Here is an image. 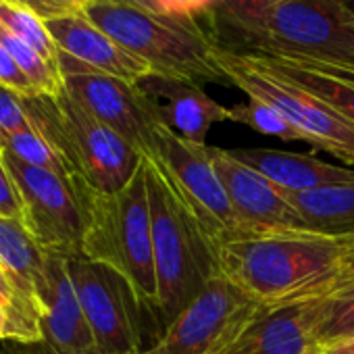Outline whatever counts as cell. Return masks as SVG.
Masks as SVG:
<instances>
[{
    "label": "cell",
    "mask_w": 354,
    "mask_h": 354,
    "mask_svg": "<svg viewBox=\"0 0 354 354\" xmlns=\"http://www.w3.org/2000/svg\"><path fill=\"white\" fill-rule=\"evenodd\" d=\"M344 236L238 234L217 246L219 273L265 308L308 302L335 271Z\"/></svg>",
    "instance_id": "cell-1"
},
{
    "label": "cell",
    "mask_w": 354,
    "mask_h": 354,
    "mask_svg": "<svg viewBox=\"0 0 354 354\" xmlns=\"http://www.w3.org/2000/svg\"><path fill=\"white\" fill-rule=\"evenodd\" d=\"M144 165L158 290L156 317H160L165 331L203 288L219 275V263L215 244L175 194L158 165L150 158H144Z\"/></svg>",
    "instance_id": "cell-2"
},
{
    "label": "cell",
    "mask_w": 354,
    "mask_h": 354,
    "mask_svg": "<svg viewBox=\"0 0 354 354\" xmlns=\"http://www.w3.org/2000/svg\"><path fill=\"white\" fill-rule=\"evenodd\" d=\"M82 13L156 75L230 86L217 46L198 19L156 15L113 0H88Z\"/></svg>",
    "instance_id": "cell-3"
},
{
    "label": "cell",
    "mask_w": 354,
    "mask_h": 354,
    "mask_svg": "<svg viewBox=\"0 0 354 354\" xmlns=\"http://www.w3.org/2000/svg\"><path fill=\"white\" fill-rule=\"evenodd\" d=\"M217 48L348 69L354 59V19L342 0H273Z\"/></svg>",
    "instance_id": "cell-4"
},
{
    "label": "cell",
    "mask_w": 354,
    "mask_h": 354,
    "mask_svg": "<svg viewBox=\"0 0 354 354\" xmlns=\"http://www.w3.org/2000/svg\"><path fill=\"white\" fill-rule=\"evenodd\" d=\"M86 201V259L117 271L136 292L148 313H156V269L152 248V219L142 162L133 180L119 192L102 194L84 184Z\"/></svg>",
    "instance_id": "cell-5"
},
{
    "label": "cell",
    "mask_w": 354,
    "mask_h": 354,
    "mask_svg": "<svg viewBox=\"0 0 354 354\" xmlns=\"http://www.w3.org/2000/svg\"><path fill=\"white\" fill-rule=\"evenodd\" d=\"M24 102L32 123L57 146L73 177L88 188L113 194L140 171L144 156L65 90L59 96H24Z\"/></svg>",
    "instance_id": "cell-6"
},
{
    "label": "cell",
    "mask_w": 354,
    "mask_h": 354,
    "mask_svg": "<svg viewBox=\"0 0 354 354\" xmlns=\"http://www.w3.org/2000/svg\"><path fill=\"white\" fill-rule=\"evenodd\" d=\"M217 61L230 86L242 90L248 98L277 109L310 148L329 152L346 167H354V123L315 94L271 71L254 55H236L217 48Z\"/></svg>",
    "instance_id": "cell-7"
},
{
    "label": "cell",
    "mask_w": 354,
    "mask_h": 354,
    "mask_svg": "<svg viewBox=\"0 0 354 354\" xmlns=\"http://www.w3.org/2000/svg\"><path fill=\"white\" fill-rule=\"evenodd\" d=\"M265 310L219 273L144 354H225Z\"/></svg>",
    "instance_id": "cell-8"
},
{
    "label": "cell",
    "mask_w": 354,
    "mask_h": 354,
    "mask_svg": "<svg viewBox=\"0 0 354 354\" xmlns=\"http://www.w3.org/2000/svg\"><path fill=\"white\" fill-rule=\"evenodd\" d=\"M24 201V225L34 240L65 259L84 254L86 201L77 177L28 165L5 152Z\"/></svg>",
    "instance_id": "cell-9"
},
{
    "label": "cell",
    "mask_w": 354,
    "mask_h": 354,
    "mask_svg": "<svg viewBox=\"0 0 354 354\" xmlns=\"http://www.w3.org/2000/svg\"><path fill=\"white\" fill-rule=\"evenodd\" d=\"M150 160L165 173L175 194L198 219L215 248L240 234V223L215 169L211 146L192 144L160 123L156 152Z\"/></svg>",
    "instance_id": "cell-10"
},
{
    "label": "cell",
    "mask_w": 354,
    "mask_h": 354,
    "mask_svg": "<svg viewBox=\"0 0 354 354\" xmlns=\"http://www.w3.org/2000/svg\"><path fill=\"white\" fill-rule=\"evenodd\" d=\"M63 90L98 121L127 140L144 158L156 152L160 117L138 84L100 73L77 59L59 53Z\"/></svg>",
    "instance_id": "cell-11"
},
{
    "label": "cell",
    "mask_w": 354,
    "mask_h": 354,
    "mask_svg": "<svg viewBox=\"0 0 354 354\" xmlns=\"http://www.w3.org/2000/svg\"><path fill=\"white\" fill-rule=\"evenodd\" d=\"M67 269L100 354H144L142 310L131 286L106 265L86 257L67 259Z\"/></svg>",
    "instance_id": "cell-12"
},
{
    "label": "cell",
    "mask_w": 354,
    "mask_h": 354,
    "mask_svg": "<svg viewBox=\"0 0 354 354\" xmlns=\"http://www.w3.org/2000/svg\"><path fill=\"white\" fill-rule=\"evenodd\" d=\"M211 154L240 223V234L308 232L283 192L265 175L236 160L225 148L211 146Z\"/></svg>",
    "instance_id": "cell-13"
},
{
    "label": "cell",
    "mask_w": 354,
    "mask_h": 354,
    "mask_svg": "<svg viewBox=\"0 0 354 354\" xmlns=\"http://www.w3.org/2000/svg\"><path fill=\"white\" fill-rule=\"evenodd\" d=\"M42 335L34 344L7 342L0 354H100L69 277L67 259L48 252V283L42 296Z\"/></svg>",
    "instance_id": "cell-14"
},
{
    "label": "cell",
    "mask_w": 354,
    "mask_h": 354,
    "mask_svg": "<svg viewBox=\"0 0 354 354\" xmlns=\"http://www.w3.org/2000/svg\"><path fill=\"white\" fill-rule=\"evenodd\" d=\"M138 88L154 104L160 123L192 144H207L211 127L230 121V109L211 98L201 84L150 73Z\"/></svg>",
    "instance_id": "cell-15"
},
{
    "label": "cell",
    "mask_w": 354,
    "mask_h": 354,
    "mask_svg": "<svg viewBox=\"0 0 354 354\" xmlns=\"http://www.w3.org/2000/svg\"><path fill=\"white\" fill-rule=\"evenodd\" d=\"M46 30L53 36L59 53H65L100 73L119 77L129 84H138L152 73L146 63L121 48L84 13L48 19Z\"/></svg>",
    "instance_id": "cell-16"
},
{
    "label": "cell",
    "mask_w": 354,
    "mask_h": 354,
    "mask_svg": "<svg viewBox=\"0 0 354 354\" xmlns=\"http://www.w3.org/2000/svg\"><path fill=\"white\" fill-rule=\"evenodd\" d=\"M230 154L265 175L281 192H306L331 184L354 182V167L331 165L310 154L275 148H234Z\"/></svg>",
    "instance_id": "cell-17"
},
{
    "label": "cell",
    "mask_w": 354,
    "mask_h": 354,
    "mask_svg": "<svg viewBox=\"0 0 354 354\" xmlns=\"http://www.w3.org/2000/svg\"><path fill=\"white\" fill-rule=\"evenodd\" d=\"M306 302L267 308L225 354H315Z\"/></svg>",
    "instance_id": "cell-18"
},
{
    "label": "cell",
    "mask_w": 354,
    "mask_h": 354,
    "mask_svg": "<svg viewBox=\"0 0 354 354\" xmlns=\"http://www.w3.org/2000/svg\"><path fill=\"white\" fill-rule=\"evenodd\" d=\"M254 57H259L271 71L294 82L306 92L315 94L333 111H337L344 119L354 123V73L352 71H342L300 59H283V57H267V55H254Z\"/></svg>",
    "instance_id": "cell-19"
},
{
    "label": "cell",
    "mask_w": 354,
    "mask_h": 354,
    "mask_svg": "<svg viewBox=\"0 0 354 354\" xmlns=\"http://www.w3.org/2000/svg\"><path fill=\"white\" fill-rule=\"evenodd\" d=\"M308 232L354 236V182L331 184L306 192H283Z\"/></svg>",
    "instance_id": "cell-20"
},
{
    "label": "cell",
    "mask_w": 354,
    "mask_h": 354,
    "mask_svg": "<svg viewBox=\"0 0 354 354\" xmlns=\"http://www.w3.org/2000/svg\"><path fill=\"white\" fill-rule=\"evenodd\" d=\"M306 306L317 348L354 335V292L308 300Z\"/></svg>",
    "instance_id": "cell-21"
},
{
    "label": "cell",
    "mask_w": 354,
    "mask_h": 354,
    "mask_svg": "<svg viewBox=\"0 0 354 354\" xmlns=\"http://www.w3.org/2000/svg\"><path fill=\"white\" fill-rule=\"evenodd\" d=\"M0 26L13 34L24 44L40 53L53 67L59 69V48L46 30V21L36 13L13 5L9 0H0Z\"/></svg>",
    "instance_id": "cell-22"
},
{
    "label": "cell",
    "mask_w": 354,
    "mask_h": 354,
    "mask_svg": "<svg viewBox=\"0 0 354 354\" xmlns=\"http://www.w3.org/2000/svg\"><path fill=\"white\" fill-rule=\"evenodd\" d=\"M0 148H3L7 154L15 156V158L24 160V162H28V165L44 167V169H50V171L65 173V175L73 177L69 165L63 158V154L57 150V146L36 125L32 129L9 136L7 140L0 142Z\"/></svg>",
    "instance_id": "cell-23"
},
{
    "label": "cell",
    "mask_w": 354,
    "mask_h": 354,
    "mask_svg": "<svg viewBox=\"0 0 354 354\" xmlns=\"http://www.w3.org/2000/svg\"><path fill=\"white\" fill-rule=\"evenodd\" d=\"M230 121L246 125L263 136L279 138L281 142H304L296 127L277 109L257 98H248V102L230 106Z\"/></svg>",
    "instance_id": "cell-24"
},
{
    "label": "cell",
    "mask_w": 354,
    "mask_h": 354,
    "mask_svg": "<svg viewBox=\"0 0 354 354\" xmlns=\"http://www.w3.org/2000/svg\"><path fill=\"white\" fill-rule=\"evenodd\" d=\"M32 117L26 109L24 96L13 92L11 88L0 84V142L13 133L32 129Z\"/></svg>",
    "instance_id": "cell-25"
},
{
    "label": "cell",
    "mask_w": 354,
    "mask_h": 354,
    "mask_svg": "<svg viewBox=\"0 0 354 354\" xmlns=\"http://www.w3.org/2000/svg\"><path fill=\"white\" fill-rule=\"evenodd\" d=\"M348 292H354V236H344V250L335 271L329 275V279L317 290V294L310 300L348 294Z\"/></svg>",
    "instance_id": "cell-26"
},
{
    "label": "cell",
    "mask_w": 354,
    "mask_h": 354,
    "mask_svg": "<svg viewBox=\"0 0 354 354\" xmlns=\"http://www.w3.org/2000/svg\"><path fill=\"white\" fill-rule=\"evenodd\" d=\"M0 217L24 221V201L3 148H0Z\"/></svg>",
    "instance_id": "cell-27"
},
{
    "label": "cell",
    "mask_w": 354,
    "mask_h": 354,
    "mask_svg": "<svg viewBox=\"0 0 354 354\" xmlns=\"http://www.w3.org/2000/svg\"><path fill=\"white\" fill-rule=\"evenodd\" d=\"M0 84L11 88L19 96H40L30 77L24 73V69L17 65L13 55L5 48V44L0 42Z\"/></svg>",
    "instance_id": "cell-28"
},
{
    "label": "cell",
    "mask_w": 354,
    "mask_h": 354,
    "mask_svg": "<svg viewBox=\"0 0 354 354\" xmlns=\"http://www.w3.org/2000/svg\"><path fill=\"white\" fill-rule=\"evenodd\" d=\"M9 3L19 5L24 9L36 13L44 21H48V19L82 13L88 0H9Z\"/></svg>",
    "instance_id": "cell-29"
},
{
    "label": "cell",
    "mask_w": 354,
    "mask_h": 354,
    "mask_svg": "<svg viewBox=\"0 0 354 354\" xmlns=\"http://www.w3.org/2000/svg\"><path fill=\"white\" fill-rule=\"evenodd\" d=\"M167 15L201 19L203 13L213 5V0H160Z\"/></svg>",
    "instance_id": "cell-30"
},
{
    "label": "cell",
    "mask_w": 354,
    "mask_h": 354,
    "mask_svg": "<svg viewBox=\"0 0 354 354\" xmlns=\"http://www.w3.org/2000/svg\"><path fill=\"white\" fill-rule=\"evenodd\" d=\"M17 302V296H15V290L7 277V273L3 271V267H0V304L7 306V313L15 306Z\"/></svg>",
    "instance_id": "cell-31"
},
{
    "label": "cell",
    "mask_w": 354,
    "mask_h": 354,
    "mask_svg": "<svg viewBox=\"0 0 354 354\" xmlns=\"http://www.w3.org/2000/svg\"><path fill=\"white\" fill-rule=\"evenodd\" d=\"M113 3L133 7V9H142V11H148V13H156V15H167L160 0H113Z\"/></svg>",
    "instance_id": "cell-32"
},
{
    "label": "cell",
    "mask_w": 354,
    "mask_h": 354,
    "mask_svg": "<svg viewBox=\"0 0 354 354\" xmlns=\"http://www.w3.org/2000/svg\"><path fill=\"white\" fill-rule=\"evenodd\" d=\"M315 354H354V335L333 342V344H327V346H321L315 350Z\"/></svg>",
    "instance_id": "cell-33"
},
{
    "label": "cell",
    "mask_w": 354,
    "mask_h": 354,
    "mask_svg": "<svg viewBox=\"0 0 354 354\" xmlns=\"http://www.w3.org/2000/svg\"><path fill=\"white\" fill-rule=\"evenodd\" d=\"M7 329H9V313L7 306L0 304V339L7 342Z\"/></svg>",
    "instance_id": "cell-34"
},
{
    "label": "cell",
    "mask_w": 354,
    "mask_h": 354,
    "mask_svg": "<svg viewBox=\"0 0 354 354\" xmlns=\"http://www.w3.org/2000/svg\"><path fill=\"white\" fill-rule=\"evenodd\" d=\"M342 7H344L346 13L354 19V0H342Z\"/></svg>",
    "instance_id": "cell-35"
},
{
    "label": "cell",
    "mask_w": 354,
    "mask_h": 354,
    "mask_svg": "<svg viewBox=\"0 0 354 354\" xmlns=\"http://www.w3.org/2000/svg\"><path fill=\"white\" fill-rule=\"evenodd\" d=\"M333 69H335V67H333ZM342 71H352V73H354V59H352V63H350V67H348V69H342Z\"/></svg>",
    "instance_id": "cell-36"
}]
</instances>
